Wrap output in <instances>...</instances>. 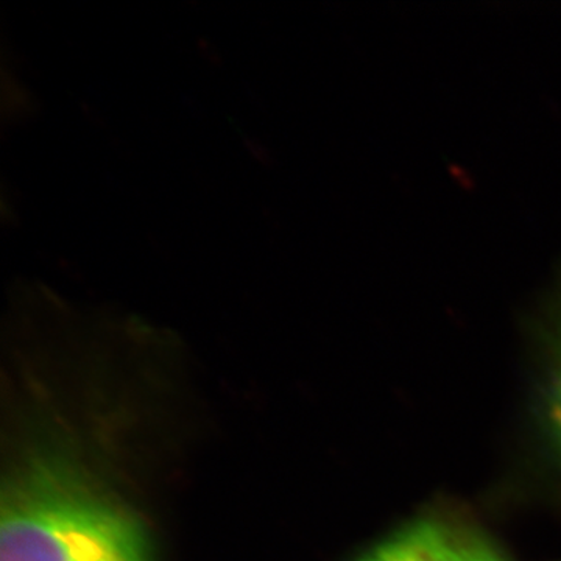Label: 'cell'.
<instances>
[{"instance_id": "277c9868", "label": "cell", "mask_w": 561, "mask_h": 561, "mask_svg": "<svg viewBox=\"0 0 561 561\" xmlns=\"http://www.w3.org/2000/svg\"><path fill=\"white\" fill-rule=\"evenodd\" d=\"M445 561H511L500 548L474 531L461 530Z\"/></svg>"}, {"instance_id": "7a4b0ae2", "label": "cell", "mask_w": 561, "mask_h": 561, "mask_svg": "<svg viewBox=\"0 0 561 561\" xmlns=\"http://www.w3.org/2000/svg\"><path fill=\"white\" fill-rule=\"evenodd\" d=\"M461 529L434 516L405 524L356 561H445Z\"/></svg>"}, {"instance_id": "6da1fadb", "label": "cell", "mask_w": 561, "mask_h": 561, "mask_svg": "<svg viewBox=\"0 0 561 561\" xmlns=\"http://www.w3.org/2000/svg\"><path fill=\"white\" fill-rule=\"evenodd\" d=\"M0 561H150L142 527L79 472L38 461L7 486Z\"/></svg>"}, {"instance_id": "3957f363", "label": "cell", "mask_w": 561, "mask_h": 561, "mask_svg": "<svg viewBox=\"0 0 561 561\" xmlns=\"http://www.w3.org/2000/svg\"><path fill=\"white\" fill-rule=\"evenodd\" d=\"M545 353V416L553 448L561 459V289L546 313L542 331Z\"/></svg>"}]
</instances>
